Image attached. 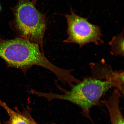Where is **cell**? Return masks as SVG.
I'll return each instance as SVG.
<instances>
[{
    "instance_id": "obj_1",
    "label": "cell",
    "mask_w": 124,
    "mask_h": 124,
    "mask_svg": "<svg viewBox=\"0 0 124 124\" xmlns=\"http://www.w3.org/2000/svg\"><path fill=\"white\" fill-rule=\"evenodd\" d=\"M0 57L8 67L20 69L24 73L37 65L51 71L64 84H69L74 79L72 70L55 66L46 58L38 44L19 37L11 39L0 38Z\"/></svg>"
},
{
    "instance_id": "obj_2",
    "label": "cell",
    "mask_w": 124,
    "mask_h": 124,
    "mask_svg": "<svg viewBox=\"0 0 124 124\" xmlns=\"http://www.w3.org/2000/svg\"><path fill=\"white\" fill-rule=\"evenodd\" d=\"M58 87L64 94L39 92L35 90L33 93L38 97L46 98L49 101L59 99L68 101L79 107L84 115L91 119V108L97 105L101 97L108 90L114 87L122 93L124 90L118 84L111 80H102L92 78H85L80 83L71 87L69 91Z\"/></svg>"
},
{
    "instance_id": "obj_3",
    "label": "cell",
    "mask_w": 124,
    "mask_h": 124,
    "mask_svg": "<svg viewBox=\"0 0 124 124\" xmlns=\"http://www.w3.org/2000/svg\"><path fill=\"white\" fill-rule=\"evenodd\" d=\"M12 10L14 18L10 24L18 37L38 44L44 53L43 39L46 28L44 15L29 0H18Z\"/></svg>"
},
{
    "instance_id": "obj_4",
    "label": "cell",
    "mask_w": 124,
    "mask_h": 124,
    "mask_svg": "<svg viewBox=\"0 0 124 124\" xmlns=\"http://www.w3.org/2000/svg\"><path fill=\"white\" fill-rule=\"evenodd\" d=\"M68 24V38L63 42L74 43L80 47L89 43L97 45L103 43L101 31L99 26L88 22L87 18L76 14L71 9L70 15L65 16Z\"/></svg>"
},
{
    "instance_id": "obj_5",
    "label": "cell",
    "mask_w": 124,
    "mask_h": 124,
    "mask_svg": "<svg viewBox=\"0 0 124 124\" xmlns=\"http://www.w3.org/2000/svg\"><path fill=\"white\" fill-rule=\"evenodd\" d=\"M93 78L111 80L116 82L124 89V72L114 71L103 61L90 64Z\"/></svg>"
},
{
    "instance_id": "obj_6",
    "label": "cell",
    "mask_w": 124,
    "mask_h": 124,
    "mask_svg": "<svg viewBox=\"0 0 124 124\" xmlns=\"http://www.w3.org/2000/svg\"><path fill=\"white\" fill-rule=\"evenodd\" d=\"M121 97L120 91L117 89H115L109 99L102 101L109 113L111 124H124V118L119 107Z\"/></svg>"
},
{
    "instance_id": "obj_7",
    "label": "cell",
    "mask_w": 124,
    "mask_h": 124,
    "mask_svg": "<svg viewBox=\"0 0 124 124\" xmlns=\"http://www.w3.org/2000/svg\"><path fill=\"white\" fill-rule=\"evenodd\" d=\"M0 106L5 109L9 116V120L5 122V124H34V120L28 110L24 113L14 111L9 108L5 102L0 100Z\"/></svg>"
},
{
    "instance_id": "obj_8",
    "label": "cell",
    "mask_w": 124,
    "mask_h": 124,
    "mask_svg": "<svg viewBox=\"0 0 124 124\" xmlns=\"http://www.w3.org/2000/svg\"><path fill=\"white\" fill-rule=\"evenodd\" d=\"M124 32L113 37L109 43V44L111 46V54L124 56Z\"/></svg>"
},
{
    "instance_id": "obj_9",
    "label": "cell",
    "mask_w": 124,
    "mask_h": 124,
    "mask_svg": "<svg viewBox=\"0 0 124 124\" xmlns=\"http://www.w3.org/2000/svg\"><path fill=\"white\" fill-rule=\"evenodd\" d=\"M38 1V0H33L32 1V4L35 5L36 4L37 1Z\"/></svg>"
},
{
    "instance_id": "obj_10",
    "label": "cell",
    "mask_w": 124,
    "mask_h": 124,
    "mask_svg": "<svg viewBox=\"0 0 124 124\" xmlns=\"http://www.w3.org/2000/svg\"><path fill=\"white\" fill-rule=\"evenodd\" d=\"M34 124H39L38 123H37L36 122L35 120L34 121Z\"/></svg>"
},
{
    "instance_id": "obj_11",
    "label": "cell",
    "mask_w": 124,
    "mask_h": 124,
    "mask_svg": "<svg viewBox=\"0 0 124 124\" xmlns=\"http://www.w3.org/2000/svg\"><path fill=\"white\" fill-rule=\"evenodd\" d=\"M1 9V7L0 5V11Z\"/></svg>"
},
{
    "instance_id": "obj_12",
    "label": "cell",
    "mask_w": 124,
    "mask_h": 124,
    "mask_svg": "<svg viewBox=\"0 0 124 124\" xmlns=\"http://www.w3.org/2000/svg\"><path fill=\"white\" fill-rule=\"evenodd\" d=\"M0 124H1V121H0Z\"/></svg>"
}]
</instances>
